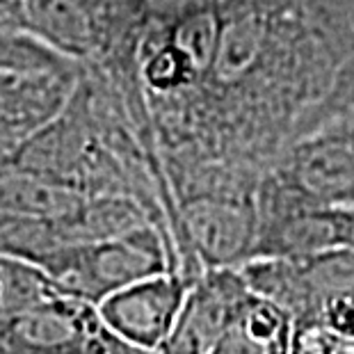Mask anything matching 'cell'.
Instances as JSON below:
<instances>
[{
    "label": "cell",
    "mask_w": 354,
    "mask_h": 354,
    "mask_svg": "<svg viewBox=\"0 0 354 354\" xmlns=\"http://www.w3.org/2000/svg\"><path fill=\"white\" fill-rule=\"evenodd\" d=\"M57 292L99 306L112 292L140 279L178 270L169 233L158 224H142L122 236L62 245L37 263Z\"/></svg>",
    "instance_id": "cell-1"
},
{
    "label": "cell",
    "mask_w": 354,
    "mask_h": 354,
    "mask_svg": "<svg viewBox=\"0 0 354 354\" xmlns=\"http://www.w3.org/2000/svg\"><path fill=\"white\" fill-rule=\"evenodd\" d=\"M178 270L197 279L206 270L243 268L259 238L256 194H197L176 203Z\"/></svg>",
    "instance_id": "cell-2"
},
{
    "label": "cell",
    "mask_w": 354,
    "mask_h": 354,
    "mask_svg": "<svg viewBox=\"0 0 354 354\" xmlns=\"http://www.w3.org/2000/svg\"><path fill=\"white\" fill-rule=\"evenodd\" d=\"M0 354H156L126 343L99 306L71 295H50L0 315Z\"/></svg>",
    "instance_id": "cell-3"
},
{
    "label": "cell",
    "mask_w": 354,
    "mask_h": 354,
    "mask_svg": "<svg viewBox=\"0 0 354 354\" xmlns=\"http://www.w3.org/2000/svg\"><path fill=\"white\" fill-rule=\"evenodd\" d=\"M256 208L259 238L254 259H302L354 247V206L311 203L263 174Z\"/></svg>",
    "instance_id": "cell-4"
},
{
    "label": "cell",
    "mask_w": 354,
    "mask_h": 354,
    "mask_svg": "<svg viewBox=\"0 0 354 354\" xmlns=\"http://www.w3.org/2000/svg\"><path fill=\"white\" fill-rule=\"evenodd\" d=\"M266 174L311 203L354 206V138L343 117L283 149Z\"/></svg>",
    "instance_id": "cell-5"
},
{
    "label": "cell",
    "mask_w": 354,
    "mask_h": 354,
    "mask_svg": "<svg viewBox=\"0 0 354 354\" xmlns=\"http://www.w3.org/2000/svg\"><path fill=\"white\" fill-rule=\"evenodd\" d=\"M192 283L194 279L180 270H169L112 292L99 304V311L119 338L158 354L174 329Z\"/></svg>",
    "instance_id": "cell-6"
},
{
    "label": "cell",
    "mask_w": 354,
    "mask_h": 354,
    "mask_svg": "<svg viewBox=\"0 0 354 354\" xmlns=\"http://www.w3.org/2000/svg\"><path fill=\"white\" fill-rule=\"evenodd\" d=\"M250 292L240 268L206 270L192 283L158 354H213Z\"/></svg>",
    "instance_id": "cell-7"
},
{
    "label": "cell",
    "mask_w": 354,
    "mask_h": 354,
    "mask_svg": "<svg viewBox=\"0 0 354 354\" xmlns=\"http://www.w3.org/2000/svg\"><path fill=\"white\" fill-rule=\"evenodd\" d=\"M82 76L69 71H0V160L66 108Z\"/></svg>",
    "instance_id": "cell-8"
},
{
    "label": "cell",
    "mask_w": 354,
    "mask_h": 354,
    "mask_svg": "<svg viewBox=\"0 0 354 354\" xmlns=\"http://www.w3.org/2000/svg\"><path fill=\"white\" fill-rule=\"evenodd\" d=\"M292 334L290 315L252 290L213 354H292Z\"/></svg>",
    "instance_id": "cell-9"
},
{
    "label": "cell",
    "mask_w": 354,
    "mask_h": 354,
    "mask_svg": "<svg viewBox=\"0 0 354 354\" xmlns=\"http://www.w3.org/2000/svg\"><path fill=\"white\" fill-rule=\"evenodd\" d=\"M57 295L55 283L39 266L0 252V315H10Z\"/></svg>",
    "instance_id": "cell-10"
},
{
    "label": "cell",
    "mask_w": 354,
    "mask_h": 354,
    "mask_svg": "<svg viewBox=\"0 0 354 354\" xmlns=\"http://www.w3.org/2000/svg\"><path fill=\"white\" fill-rule=\"evenodd\" d=\"M78 66L82 64L76 59L59 55L32 37L0 30V71H69Z\"/></svg>",
    "instance_id": "cell-11"
},
{
    "label": "cell",
    "mask_w": 354,
    "mask_h": 354,
    "mask_svg": "<svg viewBox=\"0 0 354 354\" xmlns=\"http://www.w3.org/2000/svg\"><path fill=\"white\" fill-rule=\"evenodd\" d=\"M292 354H354V338H343L322 325H295Z\"/></svg>",
    "instance_id": "cell-12"
},
{
    "label": "cell",
    "mask_w": 354,
    "mask_h": 354,
    "mask_svg": "<svg viewBox=\"0 0 354 354\" xmlns=\"http://www.w3.org/2000/svg\"><path fill=\"white\" fill-rule=\"evenodd\" d=\"M311 325H322L343 338H354V290L338 292L327 299Z\"/></svg>",
    "instance_id": "cell-13"
},
{
    "label": "cell",
    "mask_w": 354,
    "mask_h": 354,
    "mask_svg": "<svg viewBox=\"0 0 354 354\" xmlns=\"http://www.w3.org/2000/svg\"><path fill=\"white\" fill-rule=\"evenodd\" d=\"M151 3H153V0H151Z\"/></svg>",
    "instance_id": "cell-14"
}]
</instances>
